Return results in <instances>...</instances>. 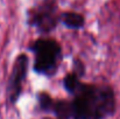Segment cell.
I'll return each mask as SVG.
<instances>
[{"instance_id": "cell-5", "label": "cell", "mask_w": 120, "mask_h": 119, "mask_svg": "<svg viewBox=\"0 0 120 119\" xmlns=\"http://www.w3.org/2000/svg\"><path fill=\"white\" fill-rule=\"evenodd\" d=\"M47 111H52L55 116L60 119H69L72 117V105L64 100H52Z\"/></svg>"}, {"instance_id": "cell-2", "label": "cell", "mask_w": 120, "mask_h": 119, "mask_svg": "<svg viewBox=\"0 0 120 119\" xmlns=\"http://www.w3.org/2000/svg\"><path fill=\"white\" fill-rule=\"evenodd\" d=\"M30 50L34 53L35 73L45 76L55 74L61 58V47L56 41L40 39L30 46Z\"/></svg>"}, {"instance_id": "cell-3", "label": "cell", "mask_w": 120, "mask_h": 119, "mask_svg": "<svg viewBox=\"0 0 120 119\" xmlns=\"http://www.w3.org/2000/svg\"><path fill=\"white\" fill-rule=\"evenodd\" d=\"M27 67H28V57L25 54H21L15 60L11 77L7 85V96L8 100L12 104H15L21 95L22 82L27 76Z\"/></svg>"}, {"instance_id": "cell-1", "label": "cell", "mask_w": 120, "mask_h": 119, "mask_svg": "<svg viewBox=\"0 0 120 119\" xmlns=\"http://www.w3.org/2000/svg\"><path fill=\"white\" fill-rule=\"evenodd\" d=\"M74 96V119H104L116 110L114 93L110 86L82 84Z\"/></svg>"}, {"instance_id": "cell-6", "label": "cell", "mask_w": 120, "mask_h": 119, "mask_svg": "<svg viewBox=\"0 0 120 119\" xmlns=\"http://www.w3.org/2000/svg\"><path fill=\"white\" fill-rule=\"evenodd\" d=\"M61 21L68 28H72V29L82 28L83 25H84V18H83V15L77 14V13H72V12L63 13L61 15Z\"/></svg>"}, {"instance_id": "cell-4", "label": "cell", "mask_w": 120, "mask_h": 119, "mask_svg": "<svg viewBox=\"0 0 120 119\" xmlns=\"http://www.w3.org/2000/svg\"><path fill=\"white\" fill-rule=\"evenodd\" d=\"M55 8L52 6H43L38 9L32 16V23L36 26L41 32H50L56 26Z\"/></svg>"}, {"instance_id": "cell-7", "label": "cell", "mask_w": 120, "mask_h": 119, "mask_svg": "<svg viewBox=\"0 0 120 119\" xmlns=\"http://www.w3.org/2000/svg\"><path fill=\"white\" fill-rule=\"evenodd\" d=\"M63 85H64V88L68 92L75 95L82 85L79 82V75L76 74L75 71L71 73V74H68L63 79Z\"/></svg>"}]
</instances>
